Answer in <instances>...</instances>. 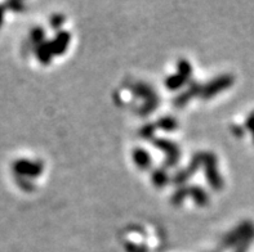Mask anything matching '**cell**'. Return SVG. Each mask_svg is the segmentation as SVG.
Wrapping results in <instances>:
<instances>
[{"mask_svg": "<svg viewBox=\"0 0 254 252\" xmlns=\"http://www.w3.org/2000/svg\"><path fill=\"white\" fill-rule=\"evenodd\" d=\"M249 122H251V125H252V126H254V115H253V116H252V118H251V121H249Z\"/></svg>", "mask_w": 254, "mask_h": 252, "instance_id": "6da1fadb", "label": "cell"}]
</instances>
